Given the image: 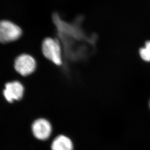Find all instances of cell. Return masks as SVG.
<instances>
[{
	"label": "cell",
	"instance_id": "obj_1",
	"mask_svg": "<svg viewBox=\"0 0 150 150\" xmlns=\"http://www.w3.org/2000/svg\"><path fill=\"white\" fill-rule=\"evenodd\" d=\"M42 51L44 57L57 66L62 64V50L57 39L48 38L43 40Z\"/></svg>",
	"mask_w": 150,
	"mask_h": 150
},
{
	"label": "cell",
	"instance_id": "obj_5",
	"mask_svg": "<svg viewBox=\"0 0 150 150\" xmlns=\"http://www.w3.org/2000/svg\"><path fill=\"white\" fill-rule=\"evenodd\" d=\"M24 88L18 81L7 83L5 86L4 95L8 102L12 103L14 100H20L23 97Z\"/></svg>",
	"mask_w": 150,
	"mask_h": 150
},
{
	"label": "cell",
	"instance_id": "obj_2",
	"mask_svg": "<svg viewBox=\"0 0 150 150\" xmlns=\"http://www.w3.org/2000/svg\"><path fill=\"white\" fill-rule=\"evenodd\" d=\"M22 30L18 26L9 21H0V42H11L20 38Z\"/></svg>",
	"mask_w": 150,
	"mask_h": 150
},
{
	"label": "cell",
	"instance_id": "obj_7",
	"mask_svg": "<svg viewBox=\"0 0 150 150\" xmlns=\"http://www.w3.org/2000/svg\"><path fill=\"white\" fill-rule=\"evenodd\" d=\"M139 54L142 59L145 61H150V41L146 43L145 47L139 50Z\"/></svg>",
	"mask_w": 150,
	"mask_h": 150
},
{
	"label": "cell",
	"instance_id": "obj_6",
	"mask_svg": "<svg viewBox=\"0 0 150 150\" xmlns=\"http://www.w3.org/2000/svg\"><path fill=\"white\" fill-rule=\"evenodd\" d=\"M52 150H72L73 144L71 139L66 136L60 135L52 142Z\"/></svg>",
	"mask_w": 150,
	"mask_h": 150
},
{
	"label": "cell",
	"instance_id": "obj_3",
	"mask_svg": "<svg viewBox=\"0 0 150 150\" xmlns=\"http://www.w3.org/2000/svg\"><path fill=\"white\" fill-rule=\"evenodd\" d=\"M14 67L18 74L23 76H27L32 74L35 70L36 62L31 55L22 54L15 59Z\"/></svg>",
	"mask_w": 150,
	"mask_h": 150
},
{
	"label": "cell",
	"instance_id": "obj_4",
	"mask_svg": "<svg viewBox=\"0 0 150 150\" xmlns=\"http://www.w3.org/2000/svg\"><path fill=\"white\" fill-rule=\"evenodd\" d=\"M34 136L40 140L48 139L52 132V126L50 122L45 119H40L35 120L32 126Z\"/></svg>",
	"mask_w": 150,
	"mask_h": 150
},
{
	"label": "cell",
	"instance_id": "obj_8",
	"mask_svg": "<svg viewBox=\"0 0 150 150\" xmlns=\"http://www.w3.org/2000/svg\"><path fill=\"white\" fill-rule=\"evenodd\" d=\"M149 106H150V102H149Z\"/></svg>",
	"mask_w": 150,
	"mask_h": 150
}]
</instances>
